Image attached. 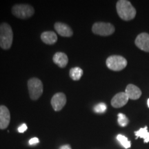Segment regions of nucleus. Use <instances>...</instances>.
<instances>
[{"label":"nucleus","instance_id":"nucleus-1","mask_svg":"<svg viewBox=\"0 0 149 149\" xmlns=\"http://www.w3.org/2000/svg\"><path fill=\"white\" fill-rule=\"evenodd\" d=\"M116 9L119 17L124 21L133 19L136 16V9L127 0H120L117 1Z\"/></svg>","mask_w":149,"mask_h":149},{"label":"nucleus","instance_id":"nucleus-15","mask_svg":"<svg viewBox=\"0 0 149 149\" xmlns=\"http://www.w3.org/2000/svg\"><path fill=\"white\" fill-rule=\"evenodd\" d=\"M135 135L136 136V138L137 139L139 137L142 138L144 139V142L146 143L149 142V132L148 130V127L145 126L144 128H141L139 130L135 131Z\"/></svg>","mask_w":149,"mask_h":149},{"label":"nucleus","instance_id":"nucleus-13","mask_svg":"<svg viewBox=\"0 0 149 149\" xmlns=\"http://www.w3.org/2000/svg\"><path fill=\"white\" fill-rule=\"evenodd\" d=\"M53 60L54 63L60 68H65L68 62V56L62 52L56 53L53 56Z\"/></svg>","mask_w":149,"mask_h":149},{"label":"nucleus","instance_id":"nucleus-9","mask_svg":"<svg viewBox=\"0 0 149 149\" xmlns=\"http://www.w3.org/2000/svg\"><path fill=\"white\" fill-rule=\"evenodd\" d=\"M10 122V114L6 106H0V129L3 130L8 127Z\"/></svg>","mask_w":149,"mask_h":149},{"label":"nucleus","instance_id":"nucleus-22","mask_svg":"<svg viewBox=\"0 0 149 149\" xmlns=\"http://www.w3.org/2000/svg\"><path fill=\"white\" fill-rule=\"evenodd\" d=\"M59 149H72L71 147L69 144H66V145H63V146H61Z\"/></svg>","mask_w":149,"mask_h":149},{"label":"nucleus","instance_id":"nucleus-6","mask_svg":"<svg viewBox=\"0 0 149 149\" xmlns=\"http://www.w3.org/2000/svg\"><path fill=\"white\" fill-rule=\"evenodd\" d=\"M92 31L94 34L100 35V36H109L114 33L115 27L110 23L96 22L93 24Z\"/></svg>","mask_w":149,"mask_h":149},{"label":"nucleus","instance_id":"nucleus-23","mask_svg":"<svg viewBox=\"0 0 149 149\" xmlns=\"http://www.w3.org/2000/svg\"><path fill=\"white\" fill-rule=\"evenodd\" d=\"M147 104H148V108H149V98H148V101H147Z\"/></svg>","mask_w":149,"mask_h":149},{"label":"nucleus","instance_id":"nucleus-14","mask_svg":"<svg viewBox=\"0 0 149 149\" xmlns=\"http://www.w3.org/2000/svg\"><path fill=\"white\" fill-rule=\"evenodd\" d=\"M41 40L46 44L52 45L55 44L57 41V36L53 31H46L41 35Z\"/></svg>","mask_w":149,"mask_h":149},{"label":"nucleus","instance_id":"nucleus-18","mask_svg":"<svg viewBox=\"0 0 149 149\" xmlns=\"http://www.w3.org/2000/svg\"><path fill=\"white\" fill-rule=\"evenodd\" d=\"M117 117H118L117 122H118L119 125L122 126V127H125L128 125L129 120H128V117L125 115L123 114V113H119L117 115Z\"/></svg>","mask_w":149,"mask_h":149},{"label":"nucleus","instance_id":"nucleus-7","mask_svg":"<svg viewBox=\"0 0 149 149\" xmlns=\"http://www.w3.org/2000/svg\"><path fill=\"white\" fill-rule=\"evenodd\" d=\"M52 107L55 111H61L66 104V97L63 93H57L51 99Z\"/></svg>","mask_w":149,"mask_h":149},{"label":"nucleus","instance_id":"nucleus-10","mask_svg":"<svg viewBox=\"0 0 149 149\" xmlns=\"http://www.w3.org/2000/svg\"><path fill=\"white\" fill-rule=\"evenodd\" d=\"M128 100L129 98L125 92L118 93L111 100V105L113 107L118 109L125 106L128 103Z\"/></svg>","mask_w":149,"mask_h":149},{"label":"nucleus","instance_id":"nucleus-5","mask_svg":"<svg viewBox=\"0 0 149 149\" xmlns=\"http://www.w3.org/2000/svg\"><path fill=\"white\" fill-rule=\"evenodd\" d=\"M106 64L109 69L113 71H120L127 66V60L120 55H111L106 61Z\"/></svg>","mask_w":149,"mask_h":149},{"label":"nucleus","instance_id":"nucleus-11","mask_svg":"<svg viewBox=\"0 0 149 149\" xmlns=\"http://www.w3.org/2000/svg\"><path fill=\"white\" fill-rule=\"evenodd\" d=\"M55 31L61 37H70L73 35V31L69 26L61 22H56L54 25Z\"/></svg>","mask_w":149,"mask_h":149},{"label":"nucleus","instance_id":"nucleus-4","mask_svg":"<svg viewBox=\"0 0 149 149\" xmlns=\"http://www.w3.org/2000/svg\"><path fill=\"white\" fill-rule=\"evenodd\" d=\"M28 88L31 100H37L42 96L43 93V84L38 78H31L28 81Z\"/></svg>","mask_w":149,"mask_h":149},{"label":"nucleus","instance_id":"nucleus-20","mask_svg":"<svg viewBox=\"0 0 149 149\" xmlns=\"http://www.w3.org/2000/svg\"><path fill=\"white\" fill-rule=\"evenodd\" d=\"M26 130H27V126L26 124H23L22 126H20L18 128L19 133H24Z\"/></svg>","mask_w":149,"mask_h":149},{"label":"nucleus","instance_id":"nucleus-8","mask_svg":"<svg viewBox=\"0 0 149 149\" xmlns=\"http://www.w3.org/2000/svg\"><path fill=\"white\" fill-rule=\"evenodd\" d=\"M135 45L141 51L149 53V34L142 33L137 35L135 41Z\"/></svg>","mask_w":149,"mask_h":149},{"label":"nucleus","instance_id":"nucleus-19","mask_svg":"<svg viewBox=\"0 0 149 149\" xmlns=\"http://www.w3.org/2000/svg\"><path fill=\"white\" fill-rule=\"evenodd\" d=\"M107 104L104 102H101V103L97 104L96 106H95L94 109V111L95 112L97 113H104V112L107 111Z\"/></svg>","mask_w":149,"mask_h":149},{"label":"nucleus","instance_id":"nucleus-17","mask_svg":"<svg viewBox=\"0 0 149 149\" xmlns=\"http://www.w3.org/2000/svg\"><path fill=\"white\" fill-rule=\"evenodd\" d=\"M117 139L119 142L122 145L123 147L125 148H129L130 146H131V144H130V141L128 140V138L125 137L124 135H122L120 134L117 136Z\"/></svg>","mask_w":149,"mask_h":149},{"label":"nucleus","instance_id":"nucleus-12","mask_svg":"<svg viewBox=\"0 0 149 149\" xmlns=\"http://www.w3.org/2000/svg\"><path fill=\"white\" fill-rule=\"evenodd\" d=\"M125 93L128 98L130 100H138L141 95V91L137 86L134 84H128L126 88Z\"/></svg>","mask_w":149,"mask_h":149},{"label":"nucleus","instance_id":"nucleus-3","mask_svg":"<svg viewBox=\"0 0 149 149\" xmlns=\"http://www.w3.org/2000/svg\"><path fill=\"white\" fill-rule=\"evenodd\" d=\"M35 10L29 4H15L12 8V14L22 19H26L33 16Z\"/></svg>","mask_w":149,"mask_h":149},{"label":"nucleus","instance_id":"nucleus-16","mask_svg":"<svg viewBox=\"0 0 149 149\" xmlns=\"http://www.w3.org/2000/svg\"><path fill=\"white\" fill-rule=\"evenodd\" d=\"M70 77L74 81H78L81 79L83 74V70L79 67H74L72 68L69 72Z\"/></svg>","mask_w":149,"mask_h":149},{"label":"nucleus","instance_id":"nucleus-2","mask_svg":"<svg viewBox=\"0 0 149 149\" xmlns=\"http://www.w3.org/2000/svg\"><path fill=\"white\" fill-rule=\"evenodd\" d=\"M13 41V32L8 24L3 22L0 24V47L3 50L11 48Z\"/></svg>","mask_w":149,"mask_h":149},{"label":"nucleus","instance_id":"nucleus-21","mask_svg":"<svg viewBox=\"0 0 149 149\" xmlns=\"http://www.w3.org/2000/svg\"><path fill=\"white\" fill-rule=\"evenodd\" d=\"M39 139L37 138V137H33V138L29 140V144L30 145H35L37 144H38L39 143Z\"/></svg>","mask_w":149,"mask_h":149}]
</instances>
